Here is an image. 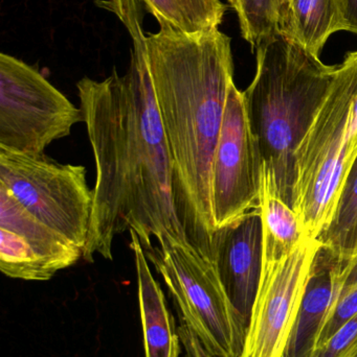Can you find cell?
Instances as JSON below:
<instances>
[{
    "mask_svg": "<svg viewBox=\"0 0 357 357\" xmlns=\"http://www.w3.org/2000/svg\"><path fill=\"white\" fill-rule=\"evenodd\" d=\"M115 14L132 40L129 68L104 81L77 84L80 109L96 163L94 209L83 259L113 260L115 237L138 234L143 249L165 241L190 243L178 218L174 167L155 100L147 36L136 0H96Z\"/></svg>",
    "mask_w": 357,
    "mask_h": 357,
    "instance_id": "6da1fadb",
    "label": "cell"
},
{
    "mask_svg": "<svg viewBox=\"0 0 357 357\" xmlns=\"http://www.w3.org/2000/svg\"><path fill=\"white\" fill-rule=\"evenodd\" d=\"M157 108L171 152L178 218L191 245L213 258L212 161L234 82L231 38L167 25L147 36Z\"/></svg>",
    "mask_w": 357,
    "mask_h": 357,
    "instance_id": "7a4b0ae2",
    "label": "cell"
},
{
    "mask_svg": "<svg viewBox=\"0 0 357 357\" xmlns=\"http://www.w3.org/2000/svg\"><path fill=\"white\" fill-rule=\"evenodd\" d=\"M257 70L243 91L262 165L277 195L291 206L295 152L333 79L337 65L278 33L256 50Z\"/></svg>",
    "mask_w": 357,
    "mask_h": 357,
    "instance_id": "3957f363",
    "label": "cell"
},
{
    "mask_svg": "<svg viewBox=\"0 0 357 357\" xmlns=\"http://www.w3.org/2000/svg\"><path fill=\"white\" fill-rule=\"evenodd\" d=\"M356 159L357 52H351L337 65L296 149L291 207L308 238L318 241L330 226Z\"/></svg>",
    "mask_w": 357,
    "mask_h": 357,
    "instance_id": "277c9868",
    "label": "cell"
},
{
    "mask_svg": "<svg viewBox=\"0 0 357 357\" xmlns=\"http://www.w3.org/2000/svg\"><path fill=\"white\" fill-rule=\"evenodd\" d=\"M188 327L215 357H240L247 322L231 301L213 258L190 243L167 241L144 250Z\"/></svg>",
    "mask_w": 357,
    "mask_h": 357,
    "instance_id": "5b68a950",
    "label": "cell"
},
{
    "mask_svg": "<svg viewBox=\"0 0 357 357\" xmlns=\"http://www.w3.org/2000/svg\"><path fill=\"white\" fill-rule=\"evenodd\" d=\"M82 165H61L45 155L0 149V184L34 216L84 250L94 209V189Z\"/></svg>",
    "mask_w": 357,
    "mask_h": 357,
    "instance_id": "8992f818",
    "label": "cell"
},
{
    "mask_svg": "<svg viewBox=\"0 0 357 357\" xmlns=\"http://www.w3.org/2000/svg\"><path fill=\"white\" fill-rule=\"evenodd\" d=\"M83 121L81 109L37 69L10 54H0V149L43 155L56 140L71 135Z\"/></svg>",
    "mask_w": 357,
    "mask_h": 357,
    "instance_id": "52a82bcc",
    "label": "cell"
},
{
    "mask_svg": "<svg viewBox=\"0 0 357 357\" xmlns=\"http://www.w3.org/2000/svg\"><path fill=\"white\" fill-rule=\"evenodd\" d=\"M320 247L305 236L287 255L263 258L240 357H284Z\"/></svg>",
    "mask_w": 357,
    "mask_h": 357,
    "instance_id": "ba28073f",
    "label": "cell"
},
{
    "mask_svg": "<svg viewBox=\"0 0 357 357\" xmlns=\"http://www.w3.org/2000/svg\"><path fill=\"white\" fill-rule=\"evenodd\" d=\"M262 162L245 93L233 83L212 161V209L216 230L257 209Z\"/></svg>",
    "mask_w": 357,
    "mask_h": 357,
    "instance_id": "9c48e42d",
    "label": "cell"
},
{
    "mask_svg": "<svg viewBox=\"0 0 357 357\" xmlns=\"http://www.w3.org/2000/svg\"><path fill=\"white\" fill-rule=\"evenodd\" d=\"M83 258V249L27 211L0 184V271L25 281H48Z\"/></svg>",
    "mask_w": 357,
    "mask_h": 357,
    "instance_id": "30bf717a",
    "label": "cell"
},
{
    "mask_svg": "<svg viewBox=\"0 0 357 357\" xmlns=\"http://www.w3.org/2000/svg\"><path fill=\"white\" fill-rule=\"evenodd\" d=\"M213 258L231 301L249 324L263 261L258 208L215 231Z\"/></svg>",
    "mask_w": 357,
    "mask_h": 357,
    "instance_id": "8fae6325",
    "label": "cell"
},
{
    "mask_svg": "<svg viewBox=\"0 0 357 357\" xmlns=\"http://www.w3.org/2000/svg\"><path fill=\"white\" fill-rule=\"evenodd\" d=\"M349 260L342 259L324 245L319 248L284 357L316 356L321 333L345 280Z\"/></svg>",
    "mask_w": 357,
    "mask_h": 357,
    "instance_id": "7c38bea8",
    "label": "cell"
},
{
    "mask_svg": "<svg viewBox=\"0 0 357 357\" xmlns=\"http://www.w3.org/2000/svg\"><path fill=\"white\" fill-rule=\"evenodd\" d=\"M129 233L138 276L145 357H180L182 341L178 327L168 308L163 289L151 273L138 234L132 229Z\"/></svg>",
    "mask_w": 357,
    "mask_h": 357,
    "instance_id": "4fadbf2b",
    "label": "cell"
},
{
    "mask_svg": "<svg viewBox=\"0 0 357 357\" xmlns=\"http://www.w3.org/2000/svg\"><path fill=\"white\" fill-rule=\"evenodd\" d=\"M347 31L342 0H286L279 33L320 58L329 38Z\"/></svg>",
    "mask_w": 357,
    "mask_h": 357,
    "instance_id": "5bb4252c",
    "label": "cell"
},
{
    "mask_svg": "<svg viewBox=\"0 0 357 357\" xmlns=\"http://www.w3.org/2000/svg\"><path fill=\"white\" fill-rule=\"evenodd\" d=\"M263 258H280L293 252L304 237L303 226L291 205L277 195L270 174L262 165L259 203Z\"/></svg>",
    "mask_w": 357,
    "mask_h": 357,
    "instance_id": "9a60e30c",
    "label": "cell"
},
{
    "mask_svg": "<svg viewBox=\"0 0 357 357\" xmlns=\"http://www.w3.org/2000/svg\"><path fill=\"white\" fill-rule=\"evenodd\" d=\"M159 21L187 35L218 29L226 6L220 0H136Z\"/></svg>",
    "mask_w": 357,
    "mask_h": 357,
    "instance_id": "2e32d148",
    "label": "cell"
},
{
    "mask_svg": "<svg viewBox=\"0 0 357 357\" xmlns=\"http://www.w3.org/2000/svg\"><path fill=\"white\" fill-rule=\"evenodd\" d=\"M318 241L342 259L357 257V159L333 222Z\"/></svg>",
    "mask_w": 357,
    "mask_h": 357,
    "instance_id": "e0dca14e",
    "label": "cell"
},
{
    "mask_svg": "<svg viewBox=\"0 0 357 357\" xmlns=\"http://www.w3.org/2000/svg\"><path fill=\"white\" fill-rule=\"evenodd\" d=\"M286 0H237L241 36L253 50L279 33V23Z\"/></svg>",
    "mask_w": 357,
    "mask_h": 357,
    "instance_id": "ac0fdd59",
    "label": "cell"
},
{
    "mask_svg": "<svg viewBox=\"0 0 357 357\" xmlns=\"http://www.w3.org/2000/svg\"><path fill=\"white\" fill-rule=\"evenodd\" d=\"M357 314V257L348 262L347 273L337 291L333 307L321 333L319 348L324 345L347 321ZM318 351V350H316Z\"/></svg>",
    "mask_w": 357,
    "mask_h": 357,
    "instance_id": "d6986e66",
    "label": "cell"
},
{
    "mask_svg": "<svg viewBox=\"0 0 357 357\" xmlns=\"http://www.w3.org/2000/svg\"><path fill=\"white\" fill-rule=\"evenodd\" d=\"M357 352V314L345 323L314 357H351Z\"/></svg>",
    "mask_w": 357,
    "mask_h": 357,
    "instance_id": "ffe728a7",
    "label": "cell"
},
{
    "mask_svg": "<svg viewBox=\"0 0 357 357\" xmlns=\"http://www.w3.org/2000/svg\"><path fill=\"white\" fill-rule=\"evenodd\" d=\"M178 333H180V341L186 350V354L191 357H215L205 349L198 337L188 327L180 324L178 326Z\"/></svg>",
    "mask_w": 357,
    "mask_h": 357,
    "instance_id": "44dd1931",
    "label": "cell"
},
{
    "mask_svg": "<svg viewBox=\"0 0 357 357\" xmlns=\"http://www.w3.org/2000/svg\"><path fill=\"white\" fill-rule=\"evenodd\" d=\"M346 27L349 33L357 35V0H342Z\"/></svg>",
    "mask_w": 357,
    "mask_h": 357,
    "instance_id": "7402d4cb",
    "label": "cell"
},
{
    "mask_svg": "<svg viewBox=\"0 0 357 357\" xmlns=\"http://www.w3.org/2000/svg\"><path fill=\"white\" fill-rule=\"evenodd\" d=\"M228 3H230V6H232L233 8H236L237 6V0H228Z\"/></svg>",
    "mask_w": 357,
    "mask_h": 357,
    "instance_id": "603a6c76",
    "label": "cell"
},
{
    "mask_svg": "<svg viewBox=\"0 0 357 357\" xmlns=\"http://www.w3.org/2000/svg\"><path fill=\"white\" fill-rule=\"evenodd\" d=\"M351 357H357V352L356 354H354V356H352Z\"/></svg>",
    "mask_w": 357,
    "mask_h": 357,
    "instance_id": "cb8c5ba5",
    "label": "cell"
},
{
    "mask_svg": "<svg viewBox=\"0 0 357 357\" xmlns=\"http://www.w3.org/2000/svg\"><path fill=\"white\" fill-rule=\"evenodd\" d=\"M184 357H191V356H189V354H186V356H184Z\"/></svg>",
    "mask_w": 357,
    "mask_h": 357,
    "instance_id": "d4e9b609",
    "label": "cell"
}]
</instances>
